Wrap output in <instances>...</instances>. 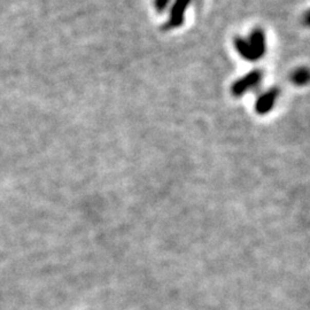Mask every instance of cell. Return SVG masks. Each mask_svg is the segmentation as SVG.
<instances>
[{
    "instance_id": "1",
    "label": "cell",
    "mask_w": 310,
    "mask_h": 310,
    "mask_svg": "<svg viewBox=\"0 0 310 310\" xmlns=\"http://www.w3.org/2000/svg\"><path fill=\"white\" fill-rule=\"evenodd\" d=\"M235 45L239 54L246 60L255 61L265 53V37L264 33L258 29L251 32L249 41L244 38H236Z\"/></svg>"
},
{
    "instance_id": "2",
    "label": "cell",
    "mask_w": 310,
    "mask_h": 310,
    "mask_svg": "<svg viewBox=\"0 0 310 310\" xmlns=\"http://www.w3.org/2000/svg\"><path fill=\"white\" fill-rule=\"evenodd\" d=\"M261 79H262V72L259 70H254L244 76L243 79L237 81L232 86V93L236 96L243 95L246 91L255 88L256 85L260 83Z\"/></svg>"
},
{
    "instance_id": "3",
    "label": "cell",
    "mask_w": 310,
    "mask_h": 310,
    "mask_svg": "<svg viewBox=\"0 0 310 310\" xmlns=\"http://www.w3.org/2000/svg\"><path fill=\"white\" fill-rule=\"evenodd\" d=\"M278 94L279 92L277 89H273L268 92H265V93L261 95L258 101H256V105H255L256 111H258L259 114L268 113V111L274 107Z\"/></svg>"
},
{
    "instance_id": "4",
    "label": "cell",
    "mask_w": 310,
    "mask_h": 310,
    "mask_svg": "<svg viewBox=\"0 0 310 310\" xmlns=\"http://www.w3.org/2000/svg\"><path fill=\"white\" fill-rule=\"evenodd\" d=\"M190 2L191 0H175V4H173L171 13H170V18H169V22H168L169 27L177 28L181 26L184 21V14H185V9Z\"/></svg>"
},
{
    "instance_id": "5",
    "label": "cell",
    "mask_w": 310,
    "mask_h": 310,
    "mask_svg": "<svg viewBox=\"0 0 310 310\" xmlns=\"http://www.w3.org/2000/svg\"><path fill=\"white\" fill-rule=\"evenodd\" d=\"M309 80V71L306 69V68H301L295 71V74L293 75V81L297 83L298 85H303L306 84Z\"/></svg>"
},
{
    "instance_id": "6",
    "label": "cell",
    "mask_w": 310,
    "mask_h": 310,
    "mask_svg": "<svg viewBox=\"0 0 310 310\" xmlns=\"http://www.w3.org/2000/svg\"><path fill=\"white\" fill-rule=\"evenodd\" d=\"M169 3H170V0H157L155 2V7H157L159 12H163L168 7Z\"/></svg>"
}]
</instances>
